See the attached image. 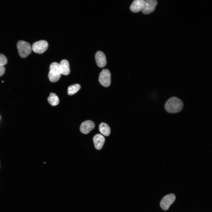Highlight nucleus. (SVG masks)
Returning <instances> with one entry per match:
<instances>
[{"label": "nucleus", "instance_id": "423d86ee", "mask_svg": "<svg viewBox=\"0 0 212 212\" xmlns=\"http://www.w3.org/2000/svg\"><path fill=\"white\" fill-rule=\"evenodd\" d=\"M175 195L173 193L166 195L161 200L160 206L164 210H167L170 206L175 201Z\"/></svg>", "mask_w": 212, "mask_h": 212}, {"label": "nucleus", "instance_id": "4468645a", "mask_svg": "<svg viewBox=\"0 0 212 212\" xmlns=\"http://www.w3.org/2000/svg\"><path fill=\"white\" fill-rule=\"evenodd\" d=\"M47 100L49 104L53 106L57 105L59 102L58 97L55 93L52 92L50 93Z\"/></svg>", "mask_w": 212, "mask_h": 212}, {"label": "nucleus", "instance_id": "1a4fd4ad", "mask_svg": "<svg viewBox=\"0 0 212 212\" xmlns=\"http://www.w3.org/2000/svg\"><path fill=\"white\" fill-rule=\"evenodd\" d=\"M95 59L97 66L100 67H103L106 64L107 61L105 54L101 51H98L96 53Z\"/></svg>", "mask_w": 212, "mask_h": 212}, {"label": "nucleus", "instance_id": "f03ea898", "mask_svg": "<svg viewBox=\"0 0 212 212\" xmlns=\"http://www.w3.org/2000/svg\"><path fill=\"white\" fill-rule=\"evenodd\" d=\"M48 78L50 81L55 82L59 79L61 73L59 69V64L53 62L50 65Z\"/></svg>", "mask_w": 212, "mask_h": 212}, {"label": "nucleus", "instance_id": "dca6fc26", "mask_svg": "<svg viewBox=\"0 0 212 212\" xmlns=\"http://www.w3.org/2000/svg\"><path fill=\"white\" fill-rule=\"evenodd\" d=\"M7 62V60L6 57L4 54H0V65L4 66L6 65Z\"/></svg>", "mask_w": 212, "mask_h": 212}, {"label": "nucleus", "instance_id": "9b49d317", "mask_svg": "<svg viewBox=\"0 0 212 212\" xmlns=\"http://www.w3.org/2000/svg\"><path fill=\"white\" fill-rule=\"evenodd\" d=\"M105 139L104 137L99 134L95 135L93 138V141L95 148L98 150L101 149L104 143Z\"/></svg>", "mask_w": 212, "mask_h": 212}, {"label": "nucleus", "instance_id": "9d476101", "mask_svg": "<svg viewBox=\"0 0 212 212\" xmlns=\"http://www.w3.org/2000/svg\"><path fill=\"white\" fill-rule=\"evenodd\" d=\"M144 0H135L130 6V10L133 12L137 13L141 11L144 4Z\"/></svg>", "mask_w": 212, "mask_h": 212}, {"label": "nucleus", "instance_id": "f8f14e48", "mask_svg": "<svg viewBox=\"0 0 212 212\" xmlns=\"http://www.w3.org/2000/svg\"><path fill=\"white\" fill-rule=\"evenodd\" d=\"M59 69L61 74L67 75L70 72L69 63L66 59H63L59 64Z\"/></svg>", "mask_w": 212, "mask_h": 212}, {"label": "nucleus", "instance_id": "2eb2a0df", "mask_svg": "<svg viewBox=\"0 0 212 212\" xmlns=\"http://www.w3.org/2000/svg\"><path fill=\"white\" fill-rule=\"evenodd\" d=\"M80 85L78 84L72 85L69 87L68 89V94L71 95L77 92L80 89Z\"/></svg>", "mask_w": 212, "mask_h": 212}, {"label": "nucleus", "instance_id": "7ed1b4c3", "mask_svg": "<svg viewBox=\"0 0 212 212\" xmlns=\"http://www.w3.org/2000/svg\"><path fill=\"white\" fill-rule=\"evenodd\" d=\"M17 46L19 54L22 58L27 57L31 52L32 48L30 44L25 41H19Z\"/></svg>", "mask_w": 212, "mask_h": 212}, {"label": "nucleus", "instance_id": "20e7f679", "mask_svg": "<svg viewBox=\"0 0 212 212\" xmlns=\"http://www.w3.org/2000/svg\"><path fill=\"white\" fill-rule=\"evenodd\" d=\"M99 81L103 86L107 87L111 83V74L107 69H103L100 72L99 77Z\"/></svg>", "mask_w": 212, "mask_h": 212}, {"label": "nucleus", "instance_id": "f257e3e1", "mask_svg": "<svg viewBox=\"0 0 212 212\" xmlns=\"http://www.w3.org/2000/svg\"><path fill=\"white\" fill-rule=\"evenodd\" d=\"M184 103L178 97L173 96L170 97L164 105L165 110L170 113H176L180 112L183 109Z\"/></svg>", "mask_w": 212, "mask_h": 212}, {"label": "nucleus", "instance_id": "0eeeda50", "mask_svg": "<svg viewBox=\"0 0 212 212\" xmlns=\"http://www.w3.org/2000/svg\"><path fill=\"white\" fill-rule=\"evenodd\" d=\"M157 4L155 0H145L141 11L145 14H149L154 11Z\"/></svg>", "mask_w": 212, "mask_h": 212}, {"label": "nucleus", "instance_id": "6e6552de", "mask_svg": "<svg viewBox=\"0 0 212 212\" xmlns=\"http://www.w3.org/2000/svg\"><path fill=\"white\" fill-rule=\"evenodd\" d=\"M95 126L94 123L90 120H87L83 122L81 124L80 130L84 134L88 133L94 129Z\"/></svg>", "mask_w": 212, "mask_h": 212}, {"label": "nucleus", "instance_id": "f3484780", "mask_svg": "<svg viewBox=\"0 0 212 212\" xmlns=\"http://www.w3.org/2000/svg\"><path fill=\"white\" fill-rule=\"evenodd\" d=\"M5 68L4 66L0 65V77L3 75L5 72Z\"/></svg>", "mask_w": 212, "mask_h": 212}, {"label": "nucleus", "instance_id": "ddd939ff", "mask_svg": "<svg viewBox=\"0 0 212 212\" xmlns=\"http://www.w3.org/2000/svg\"><path fill=\"white\" fill-rule=\"evenodd\" d=\"M99 130L100 132L105 136H108L110 133V129L109 126L104 122H102L100 124Z\"/></svg>", "mask_w": 212, "mask_h": 212}, {"label": "nucleus", "instance_id": "39448f33", "mask_svg": "<svg viewBox=\"0 0 212 212\" xmlns=\"http://www.w3.org/2000/svg\"><path fill=\"white\" fill-rule=\"evenodd\" d=\"M48 44L44 40H41L34 43L32 45V49L35 53L42 54L47 49Z\"/></svg>", "mask_w": 212, "mask_h": 212}]
</instances>
